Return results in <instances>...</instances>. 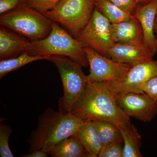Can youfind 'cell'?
<instances>
[{
    "instance_id": "f1b7e54d",
    "label": "cell",
    "mask_w": 157,
    "mask_h": 157,
    "mask_svg": "<svg viewBox=\"0 0 157 157\" xmlns=\"http://www.w3.org/2000/svg\"><path fill=\"white\" fill-rule=\"evenodd\" d=\"M155 32L157 41V17L156 18L155 21Z\"/></svg>"
},
{
    "instance_id": "3957f363",
    "label": "cell",
    "mask_w": 157,
    "mask_h": 157,
    "mask_svg": "<svg viewBox=\"0 0 157 157\" xmlns=\"http://www.w3.org/2000/svg\"><path fill=\"white\" fill-rule=\"evenodd\" d=\"M27 52L32 56H63L82 67L89 66L83 44L55 21H52V29L46 38L29 42Z\"/></svg>"
},
{
    "instance_id": "83f0119b",
    "label": "cell",
    "mask_w": 157,
    "mask_h": 157,
    "mask_svg": "<svg viewBox=\"0 0 157 157\" xmlns=\"http://www.w3.org/2000/svg\"><path fill=\"white\" fill-rule=\"evenodd\" d=\"M153 1V0H137V5L142 4V5H145V4L150 2Z\"/></svg>"
},
{
    "instance_id": "4fadbf2b",
    "label": "cell",
    "mask_w": 157,
    "mask_h": 157,
    "mask_svg": "<svg viewBox=\"0 0 157 157\" xmlns=\"http://www.w3.org/2000/svg\"><path fill=\"white\" fill-rule=\"evenodd\" d=\"M30 42L26 37L1 25L0 60L16 57L27 52Z\"/></svg>"
},
{
    "instance_id": "7c38bea8",
    "label": "cell",
    "mask_w": 157,
    "mask_h": 157,
    "mask_svg": "<svg viewBox=\"0 0 157 157\" xmlns=\"http://www.w3.org/2000/svg\"><path fill=\"white\" fill-rule=\"evenodd\" d=\"M157 12V0H153L140 6L133 14L142 28L144 45L154 56L157 53V41L155 32Z\"/></svg>"
},
{
    "instance_id": "8992f818",
    "label": "cell",
    "mask_w": 157,
    "mask_h": 157,
    "mask_svg": "<svg viewBox=\"0 0 157 157\" xmlns=\"http://www.w3.org/2000/svg\"><path fill=\"white\" fill-rule=\"evenodd\" d=\"M96 0H61L53 9L43 13L59 24L76 38L85 27L95 9Z\"/></svg>"
},
{
    "instance_id": "e0dca14e",
    "label": "cell",
    "mask_w": 157,
    "mask_h": 157,
    "mask_svg": "<svg viewBox=\"0 0 157 157\" xmlns=\"http://www.w3.org/2000/svg\"><path fill=\"white\" fill-rule=\"evenodd\" d=\"M124 141L123 157H141V135L134 124H130L120 128Z\"/></svg>"
},
{
    "instance_id": "6da1fadb",
    "label": "cell",
    "mask_w": 157,
    "mask_h": 157,
    "mask_svg": "<svg viewBox=\"0 0 157 157\" xmlns=\"http://www.w3.org/2000/svg\"><path fill=\"white\" fill-rule=\"evenodd\" d=\"M117 98L108 82L88 83L70 113L84 121H105L121 128L131 122L118 105Z\"/></svg>"
},
{
    "instance_id": "52a82bcc",
    "label": "cell",
    "mask_w": 157,
    "mask_h": 157,
    "mask_svg": "<svg viewBox=\"0 0 157 157\" xmlns=\"http://www.w3.org/2000/svg\"><path fill=\"white\" fill-rule=\"evenodd\" d=\"M76 39L85 47L106 56L108 51L115 43L112 24L96 8L87 24Z\"/></svg>"
},
{
    "instance_id": "9c48e42d",
    "label": "cell",
    "mask_w": 157,
    "mask_h": 157,
    "mask_svg": "<svg viewBox=\"0 0 157 157\" xmlns=\"http://www.w3.org/2000/svg\"><path fill=\"white\" fill-rule=\"evenodd\" d=\"M157 75V61L153 60L131 66L120 80L109 82L117 95L128 93H144L140 88L150 78Z\"/></svg>"
},
{
    "instance_id": "cb8c5ba5",
    "label": "cell",
    "mask_w": 157,
    "mask_h": 157,
    "mask_svg": "<svg viewBox=\"0 0 157 157\" xmlns=\"http://www.w3.org/2000/svg\"><path fill=\"white\" fill-rule=\"evenodd\" d=\"M26 0H0V14H5L26 6Z\"/></svg>"
},
{
    "instance_id": "8fae6325",
    "label": "cell",
    "mask_w": 157,
    "mask_h": 157,
    "mask_svg": "<svg viewBox=\"0 0 157 157\" xmlns=\"http://www.w3.org/2000/svg\"><path fill=\"white\" fill-rule=\"evenodd\" d=\"M153 55L145 45L115 43L107 52V56L123 63L133 66L153 60Z\"/></svg>"
},
{
    "instance_id": "5bb4252c",
    "label": "cell",
    "mask_w": 157,
    "mask_h": 157,
    "mask_svg": "<svg viewBox=\"0 0 157 157\" xmlns=\"http://www.w3.org/2000/svg\"><path fill=\"white\" fill-rule=\"evenodd\" d=\"M111 24L113 37L115 43L144 45L142 28L134 15L125 21Z\"/></svg>"
},
{
    "instance_id": "7a4b0ae2",
    "label": "cell",
    "mask_w": 157,
    "mask_h": 157,
    "mask_svg": "<svg viewBox=\"0 0 157 157\" xmlns=\"http://www.w3.org/2000/svg\"><path fill=\"white\" fill-rule=\"evenodd\" d=\"M70 113L46 109L39 116L36 128L27 140L29 152H47L62 140L73 136L84 122Z\"/></svg>"
},
{
    "instance_id": "277c9868",
    "label": "cell",
    "mask_w": 157,
    "mask_h": 157,
    "mask_svg": "<svg viewBox=\"0 0 157 157\" xmlns=\"http://www.w3.org/2000/svg\"><path fill=\"white\" fill-rule=\"evenodd\" d=\"M52 21L42 12L25 6L2 14L1 25L8 28L31 41L46 38L52 29Z\"/></svg>"
},
{
    "instance_id": "484cf974",
    "label": "cell",
    "mask_w": 157,
    "mask_h": 157,
    "mask_svg": "<svg viewBox=\"0 0 157 157\" xmlns=\"http://www.w3.org/2000/svg\"><path fill=\"white\" fill-rule=\"evenodd\" d=\"M120 9L129 14H133L137 5V0H109Z\"/></svg>"
},
{
    "instance_id": "f546056e",
    "label": "cell",
    "mask_w": 157,
    "mask_h": 157,
    "mask_svg": "<svg viewBox=\"0 0 157 157\" xmlns=\"http://www.w3.org/2000/svg\"></svg>"
},
{
    "instance_id": "d4e9b609",
    "label": "cell",
    "mask_w": 157,
    "mask_h": 157,
    "mask_svg": "<svg viewBox=\"0 0 157 157\" xmlns=\"http://www.w3.org/2000/svg\"><path fill=\"white\" fill-rule=\"evenodd\" d=\"M140 90L153 100L157 101V75L145 82Z\"/></svg>"
},
{
    "instance_id": "30bf717a",
    "label": "cell",
    "mask_w": 157,
    "mask_h": 157,
    "mask_svg": "<svg viewBox=\"0 0 157 157\" xmlns=\"http://www.w3.org/2000/svg\"><path fill=\"white\" fill-rule=\"evenodd\" d=\"M118 105L129 117L148 122L157 114V101L145 93H128L117 95Z\"/></svg>"
},
{
    "instance_id": "d6986e66",
    "label": "cell",
    "mask_w": 157,
    "mask_h": 157,
    "mask_svg": "<svg viewBox=\"0 0 157 157\" xmlns=\"http://www.w3.org/2000/svg\"><path fill=\"white\" fill-rule=\"evenodd\" d=\"M50 55L32 56L25 52L16 57L3 60L0 61V78L8 73L19 69L25 65L39 60H48Z\"/></svg>"
},
{
    "instance_id": "7402d4cb",
    "label": "cell",
    "mask_w": 157,
    "mask_h": 157,
    "mask_svg": "<svg viewBox=\"0 0 157 157\" xmlns=\"http://www.w3.org/2000/svg\"><path fill=\"white\" fill-rule=\"evenodd\" d=\"M124 141H116L102 147L99 157H123Z\"/></svg>"
},
{
    "instance_id": "44dd1931",
    "label": "cell",
    "mask_w": 157,
    "mask_h": 157,
    "mask_svg": "<svg viewBox=\"0 0 157 157\" xmlns=\"http://www.w3.org/2000/svg\"><path fill=\"white\" fill-rule=\"evenodd\" d=\"M12 130L9 126L0 124V155L2 157H13L10 150L9 139Z\"/></svg>"
},
{
    "instance_id": "4316f807",
    "label": "cell",
    "mask_w": 157,
    "mask_h": 157,
    "mask_svg": "<svg viewBox=\"0 0 157 157\" xmlns=\"http://www.w3.org/2000/svg\"><path fill=\"white\" fill-rule=\"evenodd\" d=\"M48 154L42 151H35L28 153L27 154L23 155L22 157H47Z\"/></svg>"
},
{
    "instance_id": "603a6c76",
    "label": "cell",
    "mask_w": 157,
    "mask_h": 157,
    "mask_svg": "<svg viewBox=\"0 0 157 157\" xmlns=\"http://www.w3.org/2000/svg\"><path fill=\"white\" fill-rule=\"evenodd\" d=\"M61 0H26V6L42 13L53 9Z\"/></svg>"
},
{
    "instance_id": "ffe728a7",
    "label": "cell",
    "mask_w": 157,
    "mask_h": 157,
    "mask_svg": "<svg viewBox=\"0 0 157 157\" xmlns=\"http://www.w3.org/2000/svg\"><path fill=\"white\" fill-rule=\"evenodd\" d=\"M98 133L102 147L116 141H122L120 128L105 121H92Z\"/></svg>"
},
{
    "instance_id": "2e32d148",
    "label": "cell",
    "mask_w": 157,
    "mask_h": 157,
    "mask_svg": "<svg viewBox=\"0 0 157 157\" xmlns=\"http://www.w3.org/2000/svg\"><path fill=\"white\" fill-rule=\"evenodd\" d=\"M47 153L52 157H90L81 142L73 136L62 140Z\"/></svg>"
},
{
    "instance_id": "5b68a950",
    "label": "cell",
    "mask_w": 157,
    "mask_h": 157,
    "mask_svg": "<svg viewBox=\"0 0 157 157\" xmlns=\"http://www.w3.org/2000/svg\"><path fill=\"white\" fill-rule=\"evenodd\" d=\"M47 60L56 66L63 83V96L59 102V110L70 113L88 84L87 76L83 73L82 66L67 57L50 55Z\"/></svg>"
},
{
    "instance_id": "ac0fdd59",
    "label": "cell",
    "mask_w": 157,
    "mask_h": 157,
    "mask_svg": "<svg viewBox=\"0 0 157 157\" xmlns=\"http://www.w3.org/2000/svg\"><path fill=\"white\" fill-rule=\"evenodd\" d=\"M95 8L111 23L125 21L134 16L120 9L109 0H96Z\"/></svg>"
},
{
    "instance_id": "ba28073f",
    "label": "cell",
    "mask_w": 157,
    "mask_h": 157,
    "mask_svg": "<svg viewBox=\"0 0 157 157\" xmlns=\"http://www.w3.org/2000/svg\"><path fill=\"white\" fill-rule=\"evenodd\" d=\"M85 51L90 67L88 83L118 81L131 67V65L116 61L89 47H85Z\"/></svg>"
},
{
    "instance_id": "9a60e30c",
    "label": "cell",
    "mask_w": 157,
    "mask_h": 157,
    "mask_svg": "<svg viewBox=\"0 0 157 157\" xmlns=\"http://www.w3.org/2000/svg\"><path fill=\"white\" fill-rule=\"evenodd\" d=\"M72 136L79 140L90 157H98L102 144L92 121H84Z\"/></svg>"
}]
</instances>
